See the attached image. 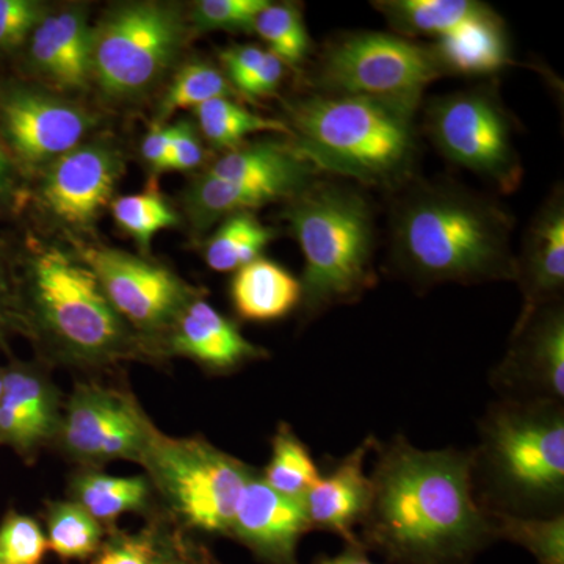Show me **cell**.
Wrapping results in <instances>:
<instances>
[{
    "label": "cell",
    "mask_w": 564,
    "mask_h": 564,
    "mask_svg": "<svg viewBox=\"0 0 564 564\" xmlns=\"http://www.w3.org/2000/svg\"><path fill=\"white\" fill-rule=\"evenodd\" d=\"M288 110L293 144L315 169L380 188L411 180L415 107L314 91Z\"/></svg>",
    "instance_id": "4"
},
{
    "label": "cell",
    "mask_w": 564,
    "mask_h": 564,
    "mask_svg": "<svg viewBox=\"0 0 564 564\" xmlns=\"http://www.w3.org/2000/svg\"><path fill=\"white\" fill-rule=\"evenodd\" d=\"M231 82L207 62H191L174 76L159 110V124L180 109H196L218 98L236 96Z\"/></svg>",
    "instance_id": "33"
},
{
    "label": "cell",
    "mask_w": 564,
    "mask_h": 564,
    "mask_svg": "<svg viewBox=\"0 0 564 564\" xmlns=\"http://www.w3.org/2000/svg\"><path fill=\"white\" fill-rule=\"evenodd\" d=\"M13 285L14 329L43 366L96 370L151 359L84 259L55 247L13 248Z\"/></svg>",
    "instance_id": "2"
},
{
    "label": "cell",
    "mask_w": 564,
    "mask_h": 564,
    "mask_svg": "<svg viewBox=\"0 0 564 564\" xmlns=\"http://www.w3.org/2000/svg\"><path fill=\"white\" fill-rule=\"evenodd\" d=\"M524 310L558 302L564 288V193L556 187L534 215L516 259Z\"/></svg>",
    "instance_id": "21"
},
{
    "label": "cell",
    "mask_w": 564,
    "mask_h": 564,
    "mask_svg": "<svg viewBox=\"0 0 564 564\" xmlns=\"http://www.w3.org/2000/svg\"><path fill=\"white\" fill-rule=\"evenodd\" d=\"M82 259L95 272L122 321L143 340L151 359L159 358L163 337L182 310L203 291L166 267L111 248H87Z\"/></svg>",
    "instance_id": "12"
},
{
    "label": "cell",
    "mask_w": 564,
    "mask_h": 564,
    "mask_svg": "<svg viewBox=\"0 0 564 564\" xmlns=\"http://www.w3.org/2000/svg\"><path fill=\"white\" fill-rule=\"evenodd\" d=\"M513 218L454 184H419L393 206L392 258L419 284L514 280Z\"/></svg>",
    "instance_id": "3"
},
{
    "label": "cell",
    "mask_w": 564,
    "mask_h": 564,
    "mask_svg": "<svg viewBox=\"0 0 564 564\" xmlns=\"http://www.w3.org/2000/svg\"><path fill=\"white\" fill-rule=\"evenodd\" d=\"M375 9L388 20L393 31L406 36L443 39L473 22L496 13L475 0H380Z\"/></svg>",
    "instance_id": "25"
},
{
    "label": "cell",
    "mask_w": 564,
    "mask_h": 564,
    "mask_svg": "<svg viewBox=\"0 0 564 564\" xmlns=\"http://www.w3.org/2000/svg\"><path fill=\"white\" fill-rule=\"evenodd\" d=\"M267 52L269 51L251 46V44H240V46H231L221 51L220 61L226 70L225 76L231 82L236 91L262 65Z\"/></svg>",
    "instance_id": "42"
},
{
    "label": "cell",
    "mask_w": 564,
    "mask_h": 564,
    "mask_svg": "<svg viewBox=\"0 0 564 564\" xmlns=\"http://www.w3.org/2000/svg\"><path fill=\"white\" fill-rule=\"evenodd\" d=\"M231 300L243 321L273 322L302 303V284L280 263L258 258L234 274Z\"/></svg>",
    "instance_id": "23"
},
{
    "label": "cell",
    "mask_w": 564,
    "mask_h": 564,
    "mask_svg": "<svg viewBox=\"0 0 564 564\" xmlns=\"http://www.w3.org/2000/svg\"><path fill=\"white\" fill-rule=\"evenodd\" d=\"M293 198L291 192L273 184L223 181L206 173L193 182L185 195L187 210L196 228L206 229L231 215L250 212L265 204Z\"/></svg>",
    "instance_id": "26"
},
{
    "label": "cell",
    "mask_w": 564,
    "mask_h": 564,
    "mask_svg": "<svg viewBox=\"0 0 564 564\" xmlns=\"http://www.w3.org/2000/svg\"><path fill=\"white\" fill-rule=\"evenodd\" d=\"M181 356L214 373H228L269 352L250 343L236 323L218 313L202 295L182 310L163 337L159 358Z\"/></svg>",
    "instance_id": "17"
},
{
    "label": "cell",
    "mask_w": 564,
    "mask_h": 564,
    "mask_svg": "<svg viewBox=\"0 0 564 564\" xmlns=\"http://www.w3.org/2000/svg\"><path fill=\"white\" fill-rule=\"evenodd\" d=\"M155 426L128 389L77 383L63 403L54 447L80 469H101L113 462L140 466Z\"/></svg>",
    "instance_id": "11"
},
{
    "label": "cell",
    "mask_w": 564,
    "mask_h": 564,
    "mask_svg": "<svg viewBox=\"0 0 564 564\" xmlns=\"http://www.w3.org/2000/svg\"><path fill=\"white\" fill-rule=\"evenodd\" d=\"M172 522L159 513L135 533L110 530L93 564H162Z\"/></svg>",
    "instance_id": "34"
},
{
    "label": "cell",
    "mask_w": 564,
    "mask_h": 564,
    "mask_svg": "<svg viewBox=\"0 0 564 564\" xmlns=\"http://www.w3.org/2000/svg\"><path fill=\"white\" fill-rule=\"evenodd\" d=\"M304 256V313L355 302L377 281L373 270L375 221L369 202L352 187L314 181L285 204Z\"/></svg>",
    "instance_id": "5"
},
{
    "label": "cell",
    "mask_w": 564,
    "mask_h": 564,
    "mask_svg": "<svg viewBox=\"0 0 564 564\" xmlns=\"http://www.w3.org/2000/svg\"><path fill=\"white\" fill-rule=\"evenodd\" d=\"M444 76H488L511 63L502 18L494 13L430 44Z\"/></svg>",
    "instance_id": "22"
},
{
    "label": "cell",
    "mask_w": 564,
    "mask_h": 564,
    "mask_svg": "<svg viewBox=\"0 0 564 564\" xmlns=\"http://www.w3.org/2000/svg\"><path fill=\"white\" fill-rule=\"evenodd\" d=\"M173 126L163 124H155L150 133L144 137L141 152H143L144 161L150 163L154 172H166L170 152H172L173 147Z\"/></svg>",
    "instance_id": "45"
},
{
    "label": "cell",
    "mask_w": 564,
    "mask_h": 564,
    "mask_svg": "<svg viewBox=\"0 0 564 564\" xmlns=\"http://www.w3.org/2000/svg\"><path fill=\"white\" fill-rule=\"evenodd\" d=\"M272 445V458L261 474L263 481L274 491L303 499L322 477L313 456L285 423L278 426Z\"/></svg>",
    "instance_id": "30"
},
{
    "label": "cell",
    "mask_w": 564,
    "mask_h": 564,
    "mask_svg": "<svg viewBox=\"0 0 564 564\" xmlns=\"http://www.w3.org/2000/svg\"><path fill=\"white\" fill-rule=\"evenodd\" d=\"M174 137L166 172H191L204 161V148L199 133L191 121L182 120L173 126Z\"/></svg>",
    "instance_id": "40"
},
{
    "label": "cell",
    "mask_w": 564,
    "mask_h": 564,
    "mask_svg": "<svg viewBox=\"0 0 564 564\" xmlns=\"http://www.w3.org/2000/svg\"><path fill=\"white\" fill-rule=\"evenodd\" d=\"M269 0H199L191 21L202 32H254L256 20Z\"/></svg>",
    "instance_id": "37"
},
{
    "label": "cell",
    "mask_w": 564,
    "mask_h": 564,
    "mask_svg": "<svg viewBox=\"0 0 564 564\" xmlns=\"http://www.w3.org/2000/svg\"><path fill=\"white\" fill-rule=\"evenodd\" d=\"M47 13L46 7L35 0H0V57L24 50Z\"/></svg>",
    "instance_id": "38"
},
{
    "label": "cell",
    "mask_w": 564,
    "mask_h": 564,
    "mask_svg": "<svg viewBox=\"0 0 564 564\" xmlns=\"http://www.w3.org/2000/svg\"><path fill=\"white\" fill-rule=\"evenodd\" d=\"M496 536L527 549L540 564H564V518H529L502 510H488Z\"/></svg>",
    "instance_id": "31"
},
{
    "label": "cell",
    "mask_w": 564,
    "mask_h": 564,
    "mask_svg": "<svg viewBox=\"0 0 564 564\" xmlns=\"http://www.w3.org/2000/svg\"><path fill=\"white\" fill-rule=\"evenodd\" d=\"M63 403L46 366L11 358L3 367L0 447L10 448L24 463L35 462L57 440Z\"/></svg>",
    "instance_id": "15"
},
{
    "label": "cell",
    "mask_w": 564,
    "mask_h": 564,
    "mask_svg": "<svg viewBox=\"0 0 564 564\" xmlns=\"http://www.w3.org/2000/svg\"><path fill=\"white\" fill-rule=\"evenodd\" d=\"M111 214L122 231L148 250L152 237L166 228H173L180 223L176 212L159 193H137L121 196L111 202Z\"/></svg>",
    "instance_id": "35"
},
{
    "label": "cell",
    "mask_w": 564,
    "mask_h": 564,
    "mask_svg": "<svg viewBox=\"0 0 564 564\" xmlns=\"http://www.w3.org/2000/svg\"><path fill=\"white\" fill-rule=\"evenodd\" d=\"M91 124L79 107L25 80L0 76V137L28 176L79 147Z\"/></svg>",
    "instance_id": "13"
},
{
    "label": "cell",
    "mask_w": 564,
    "mask_h": 564,
    "mask_svg": "<svg viewBox=\"0 0 564 564\" xmlns=\"http://www.w3.org/2000/svg\"><path fill=\"white\" fill-rule=\"evenodd\" d=\"M91 36L80 10L47 13L25 44L29 73L57 90H82L91 80Z\"/></svg>",
    "instance_id": "19"
},
{
    "label": "cell",
    "mask_w": 564,
    "mask_h": 564,
    "mask_svg": "<svg viewBox=\"0 0 564 564\" xmlns=\"http://www.w3.org/2000/svg\"><path fill=\"white\" fill-rule=\"evenodd\" d=\"M444 77L432 47L381 32L347 33L326 44L313 87L326 95L358 96L421 106L422 93Z\"/></svg>",
    "instance_id": "9"
},
{
    "label": "cell",
    "mask_w": 564,
    "mask_h": 564,
    "mask_svg": "<svg viewBox=\"0 0 564 564\" xmlns=\"http://www.w3.org/2000/svg\"><path fill=\"white\" fill-rule=\"evenodd\" d=\"M28 174L0 137V220L20 214L29 198Z\"/></svg>",
    "instance_id": "39"
},
{
    "label": "cell",
    "mask_w": 564,
    "mask_h": 564,
    "mask_svg": "<svg viewBox=\"0 0 564 564\" xmlns=\"http://www.w3.org/2000/svg\"><path fill=\"white\" fill-rule=\"evenodd\" d=\"M107 529L73 500H57L46 508L50 551L63 560H85L98 554Z\"/></svg>",
    "instance_id": "29"
},
{
    "label": "cell",
    "mask_w": 564,
    "mask_h": 564,
    "mask_svg": "<svg viewBox=\"0 0 564 564\" xmlns=\"http://www.w3.org/2000/svg\"><path fill=\"white\" fill-rule=\"evenodd\" d=\"M373 445L372 437L364 441L303 497L311 530L339 534L348 545L361 544L355 527L362 524L372 499V478L366 474V458Z\"/></svg>",
    "instance_id": "20"
},
{
    "label": "cell",
    "mask_w": 564,
    "mask_h": 564,
    "mask_svg": "<svg viewBox=\"0 0 564 564\" xmlns=\"http://www.w3.org/2000/svg\"><path fill=\"white\" fill-rule=\"evenodd\" d=\"M162 564H220L202 545L185 536L184 530L172 524Z\"/></svg>",
    "instance_id": "44"
},
{
    "label": "cell",
    "mask_w": 564,
    "mask_h": 564,
    "mask_svg": "<svg viewBox=\"0 0 564 564\" xmlns=\"http://www.w3.org/2000/svg\"><path fill=\"white\" fill-rule=\"evenodd\" d=\"M310 530L303 499L274 491L254 473L240 497L229 536L267 564H299L296 547Z\"/></svg>",
    "instance_id": "16"
},
{
    "label": "cell",
    "mask_w": 564,
    "mask_h": 564,
    "mask_svg": "<svg viewBox=\"0 0 564 564\" xmlns=\"http://www.w3.org/2000/svg\"><path fill=\"white\" fill-rule=\"evenodd\" d=\"M50 551L35 518L9 511L0 522V564H41Z\"/></svg>",
    "instance_id": "36"
},
{
    "label": "cell",
    "mask_w": 564,
    "mask_h": 564,
    "mask_svg": "<svg viewBox=\"0 0 564 564\" xmlns=\"http://www.w3.org/2000/svg\"><path fill=\"white\" fill-rule=\"evenodd\" d=\"M481 455L492 485L511 502H558L564 491L562 408L544 399L497 408L485 423Z\"/></svg>",
    "instance_id": "7"
},
{
    "label": "cell",
    "mask_w": 564,
    "mask_h": 564,
    "mask_svg": "<svg viewBox=\"0 0 564 564\" xmlns=\"http://www.w3.org/2000/svg\"><path fill=\"white\" fill-rule=\"evenodd\" d=\"M276 232V229L262 225L251 212L231 215L210 237L204 258L214 272H237L261 258V252L274 240Z\"/></svg>",
    "instance_id": "27"
},
{
    "label": "cell",
    "mask_w": 564,
    "mask_h": 564,
    "mask_svg": "<svg viewBox=\"0 0 564 564\" xmlns=\"http://www.w3.org/2000/svg\"><path fill=\"white\" fill-rule=\"evenodd\" d=\"M284 68L285 65L280 58L274 57L272 52H267L265 61L237 88V93H242L248 98L273 95L284 77Z\"/></svg>",
    "instance_id": "43"
},
{
    "label": "cell",
    "mask_w": 564,
    "mask_h": 564,
    "mask_svg": "<svg viewBox=\"0 0 564 564\" xmlns=\"http://www.w3.org/2000/svg\"><path fill=\"white\" fill-rule=\"evenodd\" d=\"M195 113L204 139L217 150H237L252 133L276 132L291 135L288 122L252 113L229 98H218L203 104L196 107Z\"/></svg>",
    "instance_id": "28"
},
{
    "label": "cell",
    "mask_w": 564,
    "mask_h": 564,
    "mask_svg": "<svg viewBox=\"0 0 564 564\" xmlns=\"http://www.w3.org/2000/svg\"><path fill=\"white\" fill-rule=\"evenodd\" d=\"M315 564H375L370 562L362 544L348 545L343 554L336 556H323Z\"/></svg>",
    "instance_id": "46"
},
{
    "label": "cell",
    "mask_w": 564,
    "mask_h": 564,
    "mask_svg": "<svg viewBox=\"0 0 564 564\" xmlns=\"http://www.w3.org/2000/svg\"><path fill=\"white\" fill-rule=\"evenodd\" d=\"M122 172L121 154L111 144H79L43 170L36 202L63 225L88 228L110 203Z\"/></svg>",
    "instance_id": "14"
},
{
    "label": "cell",
    "mask_w": 564,
    "mask_h": 564,
    "mask_svg": "<svg viewBox=\"0 0 564 564\" xmlns=\"http://www.w3.org/2000/svg\"><path fill=\"white\" fill-rule=\"evenodd\" d=\"M180 6L128 2L113 7L93 29L91 79L115 101L152 90L172 68L187 40Z\"/></svg>",
    "instance_id": "8"
},
{
    "label": "cell",
    "mask_w": 564,
    "mask_h": 564,
    "mask_svg": "<svg viewBox=\"0 0 564 564\" xmlns=\"http://www.w3.org/2000/svg\"><path fill=\"white\" fill-rule=\"evenodd\" d=\"M140 466L172 524L225 536L231 532L245 486L256 473L203 437H174L158 426Z\"/></svg>",
    "instance_id": "6"
},
{
    "label": "cell",
    "mask_w": 564,
    "mask_h": 564,
    "mask_svg": "<svg viewBox=\"0 0 564 564\" xmlns=\"http://www.w3.org/2000/svg\"><path fill=\"white\" fill-rule=\"evenodd\" d=\"M500 375L508 383H524L547 400L564 395V314L558 302L522 311L513 344Z\"/></svg>",
    "instance_id": "18"
},
{
    "label": "cell",
    "mask_w": 564,
    "mask_h": 564,
    "mask_svg": "<svg viewBox=\"0 0 564 564\" xmlns=\"http://www.w3.org/2000/svg\"><path fill=\"white\" fill-rule=\"evenodd\" d=\"M425 129L447 161L491 182L500 192L518 191L524 170L513 122L491 88L433 99L426 107Z\"/></svg>",
    "instance_id": "10"
},
{
    "label": "cell",
    "mask_w": 564,
    "mask_h": 564,
    "mask_svg": "<svg viewBox=\"0 0 564 564\" xmlns=\"http://www.w3.org/2000/svg\"><path fill=\"white\" fill-rule=\"evenodd\" d=\"M3 391V367H0V399H2Z\"/></svg>",
    "instance_id": "47"
},
{
    "label": "cell",
    "mask_w": 564,
    "mask_h": 564,
    "mask_svg": "<svg viewBox=\"0 0 564 564\" xmlns=\"http://www.w3.org/2000/svg\"><path fill=\"white\" fill-rule=\"evenodd\" d=\"M254 32L269 44L274 57L291 68H299L313 51L302 7L295 3L270 2L259 13Z\"/></svg>",
    "instance_id": "32"
},
{
    "label": "cell",
    "mask_w": 564,
    "mask_h": 564,
    "mask_svg": "<svg viewBox=\"0 0 564 564\" xmlns=\"http://www.w3.org/2000/svg\"><path fill=\"white\" fill-rule=\"evenodd\" d=\"M14 329L13 247L0 239V350H7Z\"/></svg>",
    "instance_id": "41"
},
{
    "label": "cell",
    "mask_w": 564,
    "mask_h": 564,
    "mask_svg": "<svg viewBox=\"0 0 564 564\" xmlns=\"http://www.w3.org/2000/svg\"><path fill=\"white\" fill-rule=\"evenodd\" d=\"M473 456L419 451L400 437L386 445L372 475L364 547L397 564H467L496 538L473 494Z\"/></svg>",
    "instance_id": "1"
},
{
    "label": "cell",
    "mask_w": 564,
    "mask_h": 564,
    "mask_svg": "<svg viewBox=\"0 0 564 564\" xmlns=\"http://www.w3.org/2000/svg\"><path fill=\"white\" fill-rule=\"evenodd\" d=\"M69 500L80 505L106 529L122 514H155L154 489L147 475L113 477L99 469H79L69 481Z\"/></svg>",
    "instance_id": "24"
}]
</instances>
